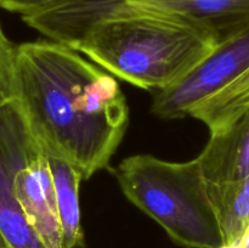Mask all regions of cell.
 <instances>
[{
    "label": "cell",
    "mask_w": 249,
    "mask_h": 248,
    "mask_svg": "<svg viewBox=\"0 0 249 248\" xmlns=\"http://www.w3.org/2000/svg\"><path fill=\"white\" fill-rule=\"evenodd\" d=\"M207 187L236 184L249 175V111L226 128L211 133L197 156Z\"/></svg>",
    "instance_id": "obj_8"
},
{
    "label": "cell",
    "mask_w": 249,
    "mask_h": 248,
    "mask_svg": "<svg viewBox=\"0 0 249 248\" xmlns=\"http://www.w3.org/2000/svg\"><path fill=\"white\" fill-rule=\"evenodd\" d=\"M53 0H0V9L22 16L36 12Z\"/></svg>",
    "instance_id": "obj_12"
},
{
    "label": "cell",
    "mask_w": 249,
    "mask_h": 248,
    "mask_svg": "<svg viewBox=\"0 0 249 248\" xmlns=\"http://www.w3.org/2000/svg\"><path fill=\"white\" fill-rule=\"evenodd\" d=\"M15 50L0 23V102L16 96L15 85Z\"/></svg>",
    "instance_id": "obj_11"
},
{
    "label": "cell",
    "mask_w": 249,
    "mask_h": 248,
    "mask_svg": "<svg viewBox=\"0 0 249 248\" xmlns=\"http://www.w3.org/2000/svg\"><path fill=\"white\" fill-rule=\"evenodd\" d=\"M220 38L174 19L131 16L106 19L71 45L113 77L148 91H162L191 72Z\"/></svg>",
    "instance_id": "obj_2"
},
{
    "label": "cell",
    "mask_w": 249,
    "mask_h": 248,
    "mask_svg": "<svg viewBox=\"0 0 249 248\" xmlns=\"http://www.w3.org/2000/svg\"><path fill=\"white\" fill-rule=\"evenodd\" d=\"M33 136L19 100L0 102V233L10 248H45L14 192L15 172Z\"/></svg>",
    "instance_id": "obj_6"
},
{
    "label": "cell",
    "mask_w": 249,
    "mask_h": 248,
    "mask_svg": "<svg viewBox=\"0 0 249 248\" xmlns=\"http://www.w3.org/2000/svg\"><path fill=\"white\" fill-rule=\"evenodd\" d=\"M0 248H10L9 246H7L6 241H5V238L2 237V235L0 233Z\"/></svg>",
    "instance_id": "obj_15"
},
{
    "label": "cell",
    "mask_w": 249,
    "mask_h": 248,
    "mask_svg": "<svg viewBox=\"0 0 249 248\" xmlns=\"http://www.w3.org/2000/svg\"><path fill=\"white\" fill-rule=\"evenodd\" d=\"M46 152V151H45ZM53 174L56 203L62 228L65 248L84 247L79 206V186L83 175L68 159L53 152H46Z\"/></svg>",
    "instance_id": "obj_9"
},
{
    "label": "cell",
    "mask_w": 249,
    "mask_h": 248,
    "mask_svg": "<svg viewBox=\"0 0 249 248\" xmlns=\"http://www.w3.org/2000/svg\"><path fill=\"white\" fill-rule=\"evenodd\" d=\"M131 16L194 24L223 40L249 27V0H53L22 21L50 40L71 45L99 22Z\"/></svg>",
    "instance_id": "obj_4"
},
{
    "label": "cell",
    "mask_w": 249,
    "mask_h": 248,
    "mask_svg": "<svg viewBox=\"0 0 249 248\" xmlns=\"http://www.w3.org/2000/svg\"><path fill=\"white\" fill-rule=\"evenodd\" d=\"M249 67V27L219 41L211 53L174 85L156 92L152 112L178 119L214 96Z\"/></svg>",
    "instance_id": "obj_5"
},
{
    "label": "cell",
    "mask_w": 249,
    "mask_h": 248,
    "mask_svg": "<svg viewBox=\"0 0 249 248\" xmlns=\"http://www.w3.org/2000/svg\"><path fill=\"white\" fill-rule=\"evenodd\" d=\"M15 85L46 152L70 160L84 180L108 167L129 124L126 99L113 75L48 39L16 46Z\"/></svg>",
    "instance_id": "obj_1"
},
{
    "label": "cell",
    "mask_w": 249,
    "mask_h": 248,
    "mask_svg": "<svg viewBox=\"0 0 249 248\" xmlns=\"http://www.w3.org/2000/svg\"><path fill=\"white\" fill-rule=\"evenodd\" d=\"M14 192L29 225L45 248H65L49 158L36 135L16 168Z\"/></svg>",
    "instance_id": "obj_7"
},
{
    "label": "cell",
    "mask_w": 249,
    "mask_h": 248,
    "mask_svg": "<svg viewBox=\"0 0 249 248\" xmlns=\"http://www.w3.org/2000/svg\"><path fill=\"white\" fill-rule=\"evenodd\" d=\"M114 175L126 198L178 245L219 248L225 243L197 158L169 162L151 155L130 156Z\"/></svg>",
    "instance_id": "obj_3"
},
{
    "label": "cell",
    "mask_w": 249,
    "mask_h": 248,
    "mask_svg": "<svg viewBox=\"0 0 249 248\" xmlns=\"http://www.w3.org/2000/svg\"><path fill=\"white\" fill-rule=\"evenodd\" d=\"M241 242H242L243 247L249 248V226L247 228V230H246L245 235H243L242 238H241Z\"/></svg>",
    "instance_id": "obj_14"
},
{
    "label": "cell",
    "mask_w": 249,
    "mask_h": 248,
    "mask_svg": "<svg viewBox=\"0 0 249 248\" xmlns=\"http://www.w3.org/2000/svg\"><path fill=\"white\" fill-rule=\"evenodd\" d=\"M219 248H245L243 247L242 242L240 241H236V242H232V243H224L223 246H220Z\"/></svg>",
    "instance_id": "obj_13"
},
{
    "label": "cell",
    "mask_w": 249,
    "mask_h": 248,
    "mask_svg": "<svg viewBox=\"0 0 249 248\" xmlns=\"http://www.w3.org/2000/svg\"><path fill=\"white\" fill-rule=\"evenodd\" d=\"M249 111V67L214 96L195 107L190 117L198 119L214 133L230 125Z\"/></svg>",
    "instance_id": "obj_10"
}]
</instances>
